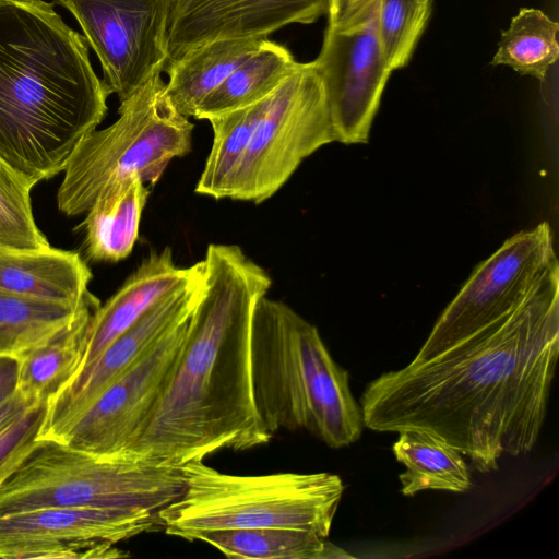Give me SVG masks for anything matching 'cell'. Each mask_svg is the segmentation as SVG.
<instances>
[{
    "label": "cell",
    "mask_w": 559,
    "mask_h": 559,
    "mask_svg": "<svg viewBox=\"0 0 559 559\" xmlns=\"http://www.w3.org/2000/svg\"><path fill=\"white\" fill-rule=\"evenodd\" d=\"M559 354V266L511 313L442 353L382 373L360 397L366 428L436 435L483 473L530 453Z\"/></svg>",
    "instance_id": "obj_1"
},
{
    "label": "cell",
    "mask_w": 559,
    "mask_h": 559,
    "mask_svg": "<svg viewBox=\"0 0 559 559\" xmlns=\"http://www.w3.org/2000/svg\"><path fill=\"white\" fill-rule=\"evenodd\" d=\"M203 263L186 340L127 451L156 464L181 467L273 437L255 406L250 362L252 317L271 277L235 245H209Z\"/></svg>",
    "instance_id": "obj_2"
},
{
    "label": "cell",
    "mask_w": 559,
    "mask_h": 559,
    "mask_svg": "<svg viewBox=\"0 0 559 559\" xmlns=\"http://www.w3.org/2000/svg\"><path fill=\"white\" fill-rule=\"evenodd\" d=\"M110 95L87 43L45 0H0V158L32 183L62 171Z\"/></svg>",
    "instance_id": "obj_3"
},
{
    "label": "cell",
    "mask_w": 559,
    "mask_h": 559,
    "mask_svg": "<svg viewBox=\"0 0 559 559\" xmlns=\"http://www.w3.org/2000/svg\"><path fill=\"white\" fill-rule=\"evenodd\" d=\"M250 362L253 397L270 435L304 429L338 449L365 428L349 374L318 329L282 301L262 297L254 309Z\"/></svg>",
    "instance_id": "obj_4"
},
{
    "label": "cell",
    "mask_w": 559,
    "mask_h": 559,
    "mask_svg": "<svg viewBox=\"0 0 559 559\" xmlns=\"http://www.w3.org/2000/svg\"><path fill=\"white\" fill-rule=\"evenodd\" d=\"M185 489L159 514L167 535L197 540L206 532L283 527L328 538L344 492L340 476L277 473L239 476L203 461L181 466Z\"/></svg>",
    "instance_id": "obj_5"
},
{
    "label": "cell",
    "mask_w": 559,
    "mask_h": 559,
    "mask_svg": "<svg viewBox=\"0 0 559 559\" xmlns=\"http://www.w3.org/2000/svg\"><path fill=\"white\" fill-rule=\"evenodd\" d=\"M183 489L181 467L148 462L129 452L96 454L53 440H37L0 485V516L44 508L160 512Z\"/></svg>",
    "instance_id": "obj_6"
},
{
    "label": "cell",
    "mask_w": 559,
    "mask_h": 559,
    "mask_svg": "<svg viewBox=\"0 0 559 559\" xmlns=\"http://www.w3.org/2000/svg\"><path fill=\"white\" fill-rule=\"evenodd\" d=\"M160 74L120 103L112 124L76 144L57 194L60 212L86 213L108 183L131 175L153 186L174 158L190 153L193 123L171 104Z\"/></svg>",
    "instance_id": "obj_7"
},
{
    "label": "cell",
    "mask_w": 559,
    "mask_h": 559,
    "mask_svg": "<svg viewBox=\"0 0 559 559\" xmlns=\"http://www.w3.org/2000/svg\"><path fill=\"white\" fill-rule=\"evenodd\" d=\"M335 141L325 91L314 62H298L262 99L229 199L254 203L270 199L306 157Z\"/></svg>",
    "instance_id": "obj_8"
},
{
    "label": "cell",
    "mask_w": 559,
    "mask_h": 559,
    "mask_svg": "<svg viewBox=\"0 0 559 559\" xmlns=\"http://www.w3.org/2000/svg\"><path fill=\"white\" fill-rule=\"evenodd\" d=\"M381 0H331L322 48L313 60L336 141L366 143L391 71L379 32Z\"/></svg>",
    "instance_id": "obj_9"
},
{
    "label": "cell",
    "mask_w": 559,
    "mask_h": 559,
    "mask_svg": "<svg viewBox=\"0 0 559 559\" xmlns=\"http://www.w3.org/2000/svg\"><path fill=\"white\" fill-rule=\"evenodd\" d=\"M556 266L548 223L513 235L474 270L413 360L429 359L511 313Z\"/></svg>",
    "instance_id": "obj_10"
},
{
    "label": "cell",
    "mask_w": 559,
    "mask_h": 559,
    "mask_svg": "<svg viewBox=\"0 0 559 559\" xmlns=\"http://www.w3.org/2000/svg\"><path fill=\"white\" fill-rule=\"evenodd\" d=\"M78 21L120 103L165 69L171 0H53Z\"/></svg>",
    "instance_id": "obj_11"
},
{
    "label": "cell",
    "mask_w": 559,
    "mask_h": 559,
    "mask_svg": "<svg viewBox=\"0 0 559 559\" xmlns=\"http://www.w3.org/2000/svg\"><path fill=\"white\" fill-rule=\"evenodd\" d=\"M164 530L158 511L44 508L0 516V558L126 557L115 544Z\"/></svg>",
    "instance_id": "obj_12"
},
{
    "label": "cell",
    "mask_w": 559,
    "mask_h": 559,
    "mask_svg": "<svg viewBox=\"0 0 559 559\" xmlns=\"http://www.w3.org/2000/svg\"><path fill=\"white\" fill-rule=\"evenodd\" d=\"M190 316L118 377L56 441L96 454L127 452L158 399Z\"/></svg>",
    "instance_id": "obj_13"
},
{
    "label": "cell",
    "mask_w": 559,
    "mask_h": 559,
    "mask_svg": "<svg viewBox=\"0 0 559 559\" xmlns=\"http://www.w3.org/2000/svg\"><path fill=\"white\" fill-rule=\"evenodd\" d=\"M203 277L204 267L188 285L152 307L51 397L37 440H58L118 377L185 321L199 300Z\"/></svg>",
    "instance_id": "obj_14"
},
{
    "label": "cell",
    "mask_w": 559,
    "mask_h": 559,
    "mask_svg": "<svg viewBox=\"0 0 559 559\" xmlns=\"http://www.w3.org/2000/svg\"><path fill=\"white\" fill-rule=\"evenodd\" d=\"M331 0H171L166 47L168 61L206 43L267 38L292 23L311 24L326 15Z\"/></svg>",
    "instance_id": "obj_15"
},
{
    "label": "cell",
    "mask_w": 559,
    "mask_h": 559,
    "mask_svg": "<svg viewBox=\"0 0 559 559\" xmlns=\"http://www.w3.org/2000/svg\"><path fill=\"white\" fill-rule=\"evenodd\" d=\"M203 267V261L188 267L177 266L170 248L144 259L121 287L92 314L84 356L76 374L152 307L188 285Z\"/></svg>",
    "instance_id": "obj_16"
},
{
    "label": "cell",
    "mask_w": 559,
    "mask_h": 559,
    "mask_svg": "<svg viewBox=\"0 0 559 559\" xmlns=\"http://www.w3.org/2000/svg\"><path fill=\"white\" fill-rule=\"evenodd\" d=\"M92 272L78 252L48 247H0V289L40 300L78 306L91 294Z\"/></svg>",
    "instance_id": "obj_17"
},
{
    "label": "cell",
    "mask_w": 559,
    "mask_h": 559,
    "mask_svg": "<svg viewBox=\"0 0 559 559\" xmlns=\"http://www.w3.org/2000/svg\"><path fill=\"white\" fill-rule=\"evenodd\" d=\"M100 306L92 295L73 319L49 338L19 357V393L31 406L47 405L76 374L94 311Z\"/></svg>",
    "instance_id": "obj_18"
},
{
    "label": "cell",
    "mask_w": 559,
    "mask_h": 559,
    "mask_svg": "<svg viewBox=\"0 0 559 559\" xmlns=\"http://www.w3.org/2000/svg\"><path fill=\"white\" fill-rule=\"evenodd\" d=\"M148 194L138 175L111 181L100 191L80 226L88 260L118 262L131 253Z\"/></svg>",
    "instance_id": "obj_19"
},
{
    "label": "cell",
    "mask_w": 559,
    "mask_h": 559,
    "mask_svg": "<svg viewBox=\"0 0 559 559\" xmlns=\"http://www.w3.org/2000/svg\"><path fill=\"white\" fill-rule=\"evenodd\" d=\"M266 38L218 39L201 45L167 62L166 94L175 108L186 117H194L201 103Z\"/></svg>",
    "instance_id": "obj_20"
},
{
    "label": "cell",
    "mask_w": 559,
    "mask_h": 559,
    "mask_svg": "<svg viewBox=\"0 0 559 559\" xmlns=\"http://www.w3.org/2000/svg\"><path fill=\"white\" fill-rule=\"evenodd\" d=\"M392 451L406 467L399 475L404 496L425 490L464 492L471 488V473L463 454L436 435L402 430Z\"/></svg>",
    "instance_id": "obj_21"
},
{
    "label": "cell",
    "mask_w": 559,
    "mask_h": 559,
    "mask_svg": "<svg viewBox=\"0 0 559 559\" xmlns=\"http://www.w3.org/2000/svg\"><path fill=\"white\" fill-rule=\"evenodd\" d=\"M290 51L267 38L199 106L194 118L211 119L270 95L297 67Z\"/></svg>",
    "instance_id": "obj_22"
},
{
    "label": "cell",
    "mask_w": 559,
    "mask_h": 559,
    "mask_svg": "<svg viewBox=\"0 0 559 559\" xmlns=\"http://www.w3.org/2000/svg\"><path fill=\"white\" fill-rule=\"evenodd\" d=\"M201 540L229 558L246 559H325L350 557L326 538L304 530L258 527L213 531Z\"/></svg>",
    "instance_id": "obj_23"
},
{
    "label": "cell",
    "mask_w": 559,
    "mask_h": 559,
    "mask_svg": "<svg viewBox=\"0 0 559 559\" xmlns=\"http://www.w3.org/2000/svg\"><path fill=\"white\" fill-rule=\"evenodd\" d=\"M261 107L262 99L209 119L213 142L195 186L197 193L216 200L229 199Z\"/></svg>",
    "instance_id": "obj_24"
},
{
    "label": "cell",
    "mask_w": 559,
    "mask_h": 559,
    "mask_svg": "<svg viewBox=\"0 0 559 559\" xmlns=\"http://www.w3.org/2000/svg\"><path fill=\"white\" fill-rule=\"evenodd\" d=\"M78 306L40 300L0 289V356L20 357L69 323Z\"/></svg>",
    "instance_id": "obj_25"
},
{
    "label": "cell",
    "mask_w": 559,
    "mask_h": 559,
    "mask_svg": "<svg viewBox=\"0 0 559 559\" xmlns=\"http://www.w3.org/2000/svg\"><path fill=\"white\" fill-rule=\"evenodd\" d=\"M558 31V23L543 11L522 8L502 31L491 64L544 81L559 57Z\"/></svg>",
    "instance_id": "obj_26"
},
{
    "label": "cell",
    "mask_w": 559,
    "mask_h": 559,
    "mask_svg": "<svg viewBox=\"0 0 559 559\" xmlns=\"http://www.w3.org/2000/svg\"><path fill=\"white\" fill-rule=\"evenodd\" d=\"M35 185L0 158V247L39 250L50 247L37 227L31 205Z\"/></svg>",
    "instance_id": "obj_27"
},
{
    "label": "cell",
    "mask_w": 559,
    "mask_h": 559,
    "mask_svg": "<svg viewBox=\"0 0 559 559\" xmlns=\"http://www.w3.org/2000/svg\"><path fill=\"white\" fill-rule=\"evenodd\" d=\"M429 0H381L379 32L388 69L404 68L424 33L431 12Z\"/></svg>",
    "instance_id": "obj_28"
},
{
    "label": "cell",
    "mask_w": 559,
    "mask_h": 559,
    "mask_svg": "<svg viewBox=\"0 0 559 559\" xmlns=\"http://www.w3.org/2000/svg\"><path fill=\"white\" fill-rule=\"evenodd\" d=\"M45 409L46 405L29 408L0 435V485L36 444Z\"/></svg>",
    "instance_id": "obj_29"
},
{
    "label": "cell",
    "mask_w": 559,
    "mask_h": 559,
    "mask_svg": "<svg viewBox=\"0 0 559 559\" xmlns=\"http://www.w3.org/2000/svg\"><path fill=\"white\" fill-rule=\"evenodd\" d=\"M19 358L0 356V405L16 393Z\"/></svg>",
    "instance_id": "obj_30"
},
{
    "label": "cell",
    "mask_w": 559,
    "mask_h": 559,
    "mask_svg": "<svg viewBox=\"0 0 559 559\" xmlns=\"http://www.w3.org/2000/svg\"><path fill=\"white\" fill-rule=\"evenodd\" d=\"M31 406L19 393L0 405V435L17 421Z\"/></svg>",
    "instance_id": "obj_31"
},
{
    "label": "cell",
    "mask_w": 559,
    "mask_h": 559,
    "mask_svg": "<svg viewBox=\"0 0 559 559\" xmlns=\"http://www.w3.org/2000/svg\"><path fill=\"white\" fill-rule=\"evenodd\" d=\"M429 1H432V0H429Z\"/></svg>",
    "instance_id": "obj_32"
}]
</instances>
